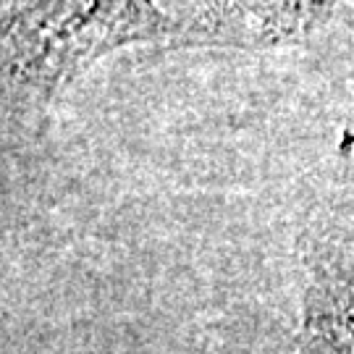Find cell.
Masks as SVG:
<instances>
[{"label":"cell","instance_id":"cell-1","mask_svg":"<svg viewBox=\"0 0 354 354\" xmlns=\"http://www.w3.org/2000/svg\"><path fill=\"white\" fill-rule=\"evenodd\" d=\"M304 354H354V228L330 223L315 241Z\"/></svg>","mask_w":354,"mask_h":354}]
</instances>
